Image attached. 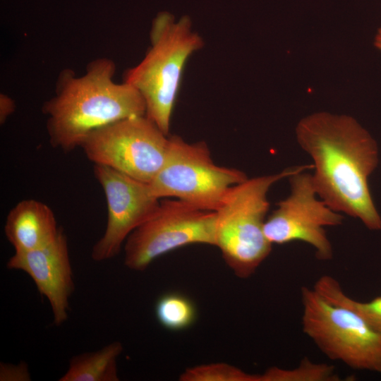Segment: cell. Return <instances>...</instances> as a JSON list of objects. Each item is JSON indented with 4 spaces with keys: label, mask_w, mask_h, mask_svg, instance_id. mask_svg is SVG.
Listing matches in <instances>:
<instances>
[{
    "label": "cell",
    "mask_w": 381,
    "mask_h": 381,
    "mask_svg": "<svg viewBox=\"0 0 381 381\" xmlns=\"http://www.w3.org/2000/svg\"><path fill=\"white\" fill-rule=\"evenodd\" d=\"M296 135L313 160V184L322 200L370 230H380L381 217L368 183L379 162L378 147L370 134L350 116L320 111L303 118Z\"/></svg>",
    "instance_id": "obj_1"
},
{
    "label": "cell",
    "mask_w": 381,
    "mask_h": 381,
    "mask_svg": "<svg viewBox=\"0 0 381 381\" xmlns=\"http://www.w3.org/2000/svg\"><path fill=\"white\" fill-rule=\"evenodd\" d=\"M116 68L113 60L102 57L91 61L83 75L68 68L60 72L55 95L42 109L53 147L72 151L96 129L145 115L140 93L126 82L114 80Z\"/></svg>",
    "instance_id": "obj_2"
},
{
    "label": "cell",
    "mask_w": 381,
    "mask_h": 381,
    "mask_svg": "<svg viewBox=\"0 0 381 381\" xmlns=\"http://www.w3.org/2000/svg\"><path fill=\"white\" fill-rule=\"evenodd\" d=\"M150 40L144 58L125 71L123 82L140 93L145 115L168 135L186 64L202 48L204 41L193 30L189 18L175 20L169 13H161L154 19Z\"/></svg>",
    "instance_id": "obj_3"
},
{
    "label": "cell",
    "mask_w": 381,
    "mask_h": 381,
    "mask_svg": "<svg viewBox=\"0 0 381 381\" xmlns=\"http://www.w3.org/2000/svg\"><path fill=\"white\" fill-rule=\"evenodd\" d=\"M301 165L281 172L248 178L232 186L216 213V243L226 264L241 279L251 277L269 256L272 244L264 233L267 193L277 181L308 169Z\"/></svg>",
    "instance_id": "obj_4"
},
{
    "label": "cell",
    "mask_w": 381,
    "mask_h": 381,
    "mask_svg": "<svg viewBox=\"0 0 381 381\" xmlns=\"http://www.w3.org/2000/svg\"><path fill=\"white\" fill-rule=\"evenodd\" d=\"M303 333L329 359L381 375V335L353 310L302 286Z\"/></svg>",
    "instance_id": "obj_5"
},
{
    "label": "cell",
    "mask_w": 381,
    "mask_h": 381,
    "mask_svg": "<svg viewBox=\"0 0 381 381\" xmlns=\"http://www.w3.org/2000/svg\"><path fill=\"white\" fill-rule=\"evenodd\" d=\"M248 178L238 169L214 164L204 141L189 143L171 135L164 162L149 184L159 199L171 198L214 212L229 189Z\"/></svg>",
    "instance_id": "obj_6"
},
{
    "label": "cell",
    "mask_w": 381,
    "mask_h": 381,
    "mask_svg": "<svg viewBox=\"0 0 381 381\" xmlns=\"http://www.w3.org/2000/svg\"><path fill=\"white\" fill-rule=\"evenodd\" d=\"M168 147L169 137L143 115L95 130L80 147L95 164L150 183L162 168Z\"/></svg>",
    "instance_id": "obj_7"
},
{
    "label": "cell",
    "mask_w": 381,
    "mask_h": 381,
    "mask_svg": "<svg viewBox=\"0 0 381 381\" xmlns=\"http://www.w3.org/2000/svg\"><path fill=\"white\" fill-rule=\"evenodd\" d=\"M216 243V213L177 199L160 201L155 214L135 229L124 244V264L145 270L156 259L190 244Z\"/></svg>",
    "instance_id": "obj_8"
},
{
    "label": "cell",
    "mask_w": 381,
    "mask_h": 381,
    "mask_svg": "<svg viewBox=\"0 0 381 381\" xmlns=\"http://www.w3.org/2000/svg\"><path fill=\"white\" fill-rule=\"evenodd\" d=\"M288 179L289 195L278 202L277 209L265 219L267 239L279 245L302 241L315 249L318 260H332L333 248L325 227L341 225L344 217L317 198L311 174L301 171Z\"/></svg>",
    "instance_id": "obj_9"
},
{
    "label": "cell",
    "mask_w": 381,
    "mask_h": 381,
    "mask_svg": "<svg viewBox=\"0 0 381 381\" xmlns=\"http://www.w3.org/2000/svg\"><path fill=\"white\" fill-rule=\"evenodd\" d=\"M93 172L104 193L108 210L104 233L91 252L94 261L102 262L119 253L128 236L155 214L160 199L149 183L109 167L94 164Z\"/></svg>",
    "instance_id": "obj_10"
},
{
    "label": "cell",
    "mask_w": 381,
    "mask_h": 381,
    "mask_svg": "<svg viewBox=\"0 0 381 381\" xmlns=\"http://www.w3.org/2000/svg\"><path fill=\"white\" fill-rule=\"evenodd\" d=\"M6 267L22 271L32 279L39 293L49 303L55 325L66 322L69 299L75 285L67 237L62 229L56 238L45 246L15 252L8 260Z\"/></svg>",
    "instance_id": "obj_11"
},
{
    "label": "cell",
    "mask_w": 381,
    "mask_h": 381,
    "mask_svg": "<svg viewBox=\"0 0 381 381\" xmlns=\"http://www.w3.org/2000/svg\"><path fill=\"white\" fill-rule=\"evenodd\" d=\"M61 228L53 211L34 199L18 202L8 212L4 233L15 252L35 250L52 243Z\"/></svg>",
    "instance_id": "obj_12"
},
{
    "label": "cell",
    "mask_w": 381,
    "mask_h": 381,
    "mask_svg": "<svg viewBox=\"0 0 381 381\" xmlns=\"http://www.w3.org/2000/svg\"><path fill=\"white\" fill-rule=\"evenodd\" d=\"M123 351L120 341L99 350L73 356L59 381H119L117 361Z\"/></svg>",
    "instance_id": "obj_13"
},
{
    "label": "cell",
    "mask_w": 381,
    "mask_h": 381,
    "mask_svg": "<svg viewBox=\"0 0 381 381\" xmlns=\"http://www.w3.org/2000/svg\"><path fill=\"white\" fill-rule=\"evenodd\" d=\"M313 287L328 301L360 315L381 335V296L365 302L356 300L346 294L339 282L329 275L320 277Z\"/></svg>",
    "instance_id": "obj_14"
},
{
    "label": "cell",
    "mask_w": 381,
    "mask_h": 381,
    "mask_svg": "<svg viewBox=\"0 0 381 381\" xmlns=\"http://www.w3.org/2000/svg\"><path fill=\"white\" fill-rule=\"evenodd\" d=\"M157 322L170 331H181L196 321L198 311L194 302L179 292H168L160 296L155 306Z\"/></svg>",
    "instance_id": "obj_15"
},
{
    "label": "cell",
    "mask_w": 381,
    "mask_h": 381,
    "mask_svg": "<svg viewBox=\"0 0 381 381\" xmlns=\"http://www.w3.org/2000/svg\"><path fill=\"white\" fill-rule=\"evenodd\" d=\"M340 378L333 365L315 363L307 358L293 368L272 366L258 374V381H338Z\"/></svg>",
    "instance_id": "obj_16"
},
{
    "label": "cell",
    "mask_w": 381,
    "mask_h": 381,
    "mask_svg": "<svg viewBox=\"0 0 381 381\" xmlns=\"http://www.w3.org/2000/svg\"><path fill=\"white\" fill-rule=\"evenodd\" d=\"M181 381H258V374L247 373L226 363L219 362L186 368Z\"/></svg>",
    "instance_id": "obj_17"
},
{
    "label": "cell",
    "mask_w": 381,
    "mask_h": 381,
    "mask_svg": "<svg viewBox=\"0 0 381 381\" xmlns=\"http://www.w3.org/2000/svg\"><path fill=\"white\" fill-rule=\"evenodd\" d=\"M0 380H30L28 368L25 363L18 365H8L1 363Z\"/></svg>",
    "instance_id": "obj_18"
},
{
    "label": "cell",
    "mask_w": 381,
    "mask_h": 381,
    "mask_svg": "<svg viewBox=\"0 0 381 381\" xmlns=\"http://www.w3.org/2000/svg\"><path fill=\"white\" fill-rule=\"evenodd\" d=\"M16 109L15 101L4 93L0 95V123L4 124Z\"/></svg>",
    "instance_id": "obj_19"
},
{
    "label": "cell",
    "mask_w": 381,
    "mask_h": 381,
    "mask_svg": "<svg viewBox=\"0 0 381 381\" xmlns=\"http://www.w3.org/2000/svg\"><path fill=\"white\" fill-rule=\"evenodd\" d=\"M374 44L377 49L381 50V28L378 30L375 35Z\"/></svg>",
    "instance_id": "obj_20"
}]
</instances>
